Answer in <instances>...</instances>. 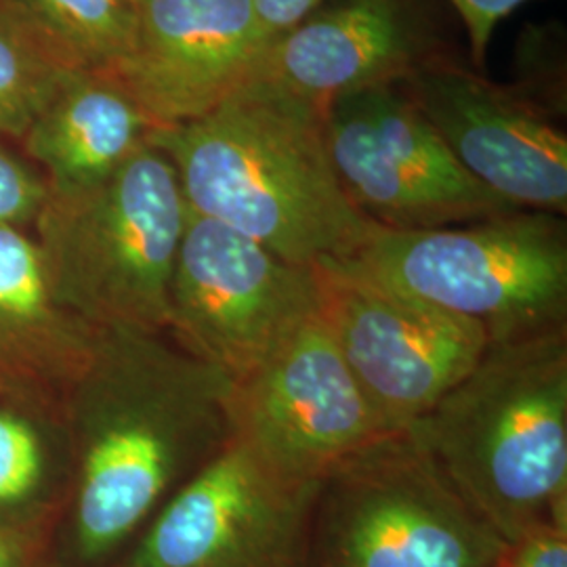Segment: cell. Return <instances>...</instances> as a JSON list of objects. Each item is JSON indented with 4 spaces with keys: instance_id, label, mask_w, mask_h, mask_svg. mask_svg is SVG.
<instances>
[{
    "instance_id": "obj_21",
    "label": "cell",
    "mask_w": 567,
    "mask_h": 567,
    "mask_svg": "<svg viewBox=\"0 0 567 567\" xmlns=\"http://www.w3.org/2000/svg\"><path fill=\"white\" fill-rule=\"evenodd\" d=\"M450 7L461 16L468 39L471 65L484 72L487 47L498 23L513 16L529 0H447Z\"/></svg>"
},
{
    "instance_id": "obj_20",
    "label": "cell",
    "mask_w": 567,
    "mask_h": 567,
    "mask_svg": "<svg viewBox=\"0 0 567 567\" xmlns=\"http://www.w3.org/2000/svg\"><path fill=\"white\" fill-rule=\"evenodd\" d=\"M49 189L0 147V227L37 219Z\"/></svg>"
},
{
    "instance_id": "obj_12",
    "label": "cell",
    "mask_w": 567,
    "mask_h": 567,
    "mask_svg": "<svg viewBox=\"0 0 567 567\" xmlns=\"http://www.w3.org/2000/svg\"><path fill=\"white\" fill-rule=\"evenodd\" d=\"M400 86L475 182L519 210L566 217V133L517 84L489 81L452 53Z\"/></svg>"
},
{
    "instance_id": "obj_24",
    "label": "cell",
    "mask_w": 567,
    "mask_h": 567,
    "mask_svg": "<svg viewBox=\"0 0 567 567\" xmlns=\"http://www.w3.org/2000/svg\"><path fill=\"white\" fill-rule=\"evenodd\" d=\"M20 543L13 534L0 532V567H20Z\"/></svg>"
},
{
    "instance_id": "obj_6",
    "label": "cell",
    "mask_w": 567,
    "mask_h": 567,
    "mask_svg": "<svg viewBox=\"0 0 567 567\" xmlns=\"http://www.w3.org/2000/svg\"><path fill=\"white\" fill-rule=\"evenodd\" d=\"M505 553L410 429L377 437L320 480L311 567H498Z\"/></svg>"
},
{
    "instance_id": "obj_2",
    "label": "cell",
    "mask_w": 567,
    "mask_h": 567,
    "mask_svg": "<svg viewBox=\"0 0 567 567\" xmlns=\"http://www.w3.org/2000/svg\"><path fill=\"white\" fill-rule=\"evenodd\" d=\"M100 332L76 503L86 559L121 547L182 473H200L234 440L236 383L217 365L168 351L158 332Z\"/></svg>"
},
{
    "instance_id": "obj_9",
    "label": "cell",
    "mask_w": 567,
    "mask_h": 567,
    "mask_svg": "<svg viewBox=\"0 0 567 567\" xmlns=\"http://www.w3.org/2000/svg\"><path fill=\"white\" fill-rule=\"evenodd\" d=\"M328 326L386 433L416 425L473 370L484 328L379 282L344 259L316 267Z\"/></svg>"
},
{
    "instance_id": "obj_22",
    "label": "cell",
    "mask_w": 567,
    "mask_h": 567,
    "mask_svg": "<svg viewBox=\"0 0 567 567\" xmlns=\"http://www.w3.org/2000/svg\"><path fill=\"white\" fill-rule=\"evenodd\" d=\"M498 567H567V527H538L508 545Z\"/></svg>"
},
{
    "instance_id": "obj_19",
    "label": "cell",
    "mask_w": 567,
    "mask_h": 567,
    "mask_svg": "<svg viewBox=\"0 0 567 567\" xmlns=\"http://www.w3.org/2000/svg\"><path fill=\"white\" fill-rule=\"evenodd\" d=\"M39 471L41 452L32 431L18 419L0 414V505L28 494Z\"/></svg>"
},
{
    "instance_id": "obj_14",
    "label": "cell",
    "mask_w": 567,
    "mask_h": 567,
    "mask_svg": "<svg viewBox=\"0 0 567 567\" xmlns=\"http://www.w3.org/2000/svg\"><path fill=\"white\" fill-rule=\"evenodd\" d=\"M456 53L433 0H330L267 47L252 79L313 103L402 84Z\"/></svg>"
},
{
    "instance_id": "obj_16",
    "label": "cell",
    "mask_w": 567,
    "mask_h": 567,
    "mask_svg": "<svg viewBox=\"0 0 567 567\" xmlns=\"http://www.w3.org/2000/svg\"><path fill=\"white\" fill-rule=\"evenodd\" d=\"M72 72L112 74L126 58L137 0H16Z\"/></svg>"
},
{
    "instance_id": "obj_23",
    "label": "cell",
    "mask_w": 567,
    "mask_h": 567,
    "mask_svg": "<svg viewBox=\"0 0 567 567\" xmlns=\"http://www.w3.org/2000/svg\"><path fill=\"white\" fill-rule=\"evenodd\" d=\"M330 0H252L265 37L276 41Z\"/></svg>"
},
{
    "instance_id": "obj_1",
    "label": "cell",
    "mask_w": 567,
    "mask_h": 567,
    "mask_svg": "<svg viewBox=\"0 0 567 567\" xmlns=\"http://www.w3.org/2000/svg\"><path fill=\"white\" fill-rule=\"evenodd\" d=\"M189 213L286 261L343 259L372 224L349 203L328 154L324 110L250 79L196 121L154 128Z\"/></svg>"
},
{
    "instance_id": "obj_8",
    "label": "cell",
    "mask_w": 567,
    "mask_h": 567,
    "mask_svg": "<svg viewBox=\"0 0 567 567\" xmlns=\"http://www.w3.org/2000/svg\"><path fill=\"white\" fill-rule=\"evenodd\" d=\"M316 267L286 261L231 227L189 213L171 284V330L234 383L320 316Z\"/></svg>"
},
{
    "instance_id": "obj_18",
    "label": "cell",
    "mask_w": 567,
    "mask_h": 567,
    "mask_svg": "<svg viewBox=\"0 0 567 567\" xmlns=\"http://www.w3.org/2000/svg\"><path fill=\"white\" fill-rule=\"evenodd\" d=\"M53 301L41 246L18 227H0V349L47 330L53 322Z\"/></svg>"
},
{
    "instance_id": "obj_10",
    "label": "cell",
    "mask_w": 567,
    "mask_h": 567,
    "mask_svg": "<svg viewBox=\"0 0 567 567\" xmlns=\"http://www.w3.org/2000/svg\"><path fill=\"white\" fill-rule=\"evenodd\" d=\"M318 489L234 437L171 498L128 567H311Z\"/></svg>"
},
{
    "instance_id": "obj_7",
    "label": "cell",
    "mask_w": 567,
    "mask_h": 567,
    "mask_svg": "<svg viewBox=\"0 0 567 567\" xmlns=\"http://www.w3.org/2000/svg\"><path fill=\"white\" fill-rule=\"evenodd\" d=\"M324 131L344 194L370 224L419 231L519 210L466 173L400 84L334 97Z\"/></svg>"
},
{
    "instance_id": "obj_11",
    "label": "cell",
    "mask_w": 567,
    "mask_h": 567,
    "mask_svg": "<svg viewBox=\"0 0 567 567\" xmlns=\"http://www.w3.org/2000/svg\"><path fill=\"white\" fill-rule=\"evenodd\" d=\"M386 435L318 316L234 389V437L292 480L320 482Z\"/></svg>"
},
{
    "instance_id": "obj_3",
    "label": "cell",
    "mask_w": 567,
    "mask_h": 567,
    "mask_svg": "<svg viewBox=\"0 0 567 567\" xmlns=\"http://www.w3.org/2000/svg\"><path fill=\"white\" fill-rule=\"evenodd\" d=\"M410 431L507 547L567 527V328L489 344Z\"/></svg>"
},
{
    "instance_id": "obj_5",
    "label": "cell",
    "mask_w": 567,
    "mask_h": 567,
    "mask_svg": "<svg viewBox=\"0 0 567 567\" xmlns=\"http://www.w3.org/2000/svg\"><path fill=\"white\" fill-rule=\"evenodd\" d=\"M343 259L484 328L489 344L567 328L566 217L515 210L419 231L372 224Z\"/></svg>"
},
{
    "instance_id": "obj_15",
    "label": "cell",
    "mask_w": 567,
    "mask_h": 567,
    "mask_svg": "<svg viewBox=\"0 0 567 567\" xmlns=\"http://www.w3.org/2000/svg\"><path fill=\"white\" fill-rule=\"evenodd\" d=\"M156 124L110 74L74 72L25 131V150L51 173L55 194L105 182L143 147Z\"/></svg>"
},
{
    "instance_id": "obj_4",
    "label": "cell",
    "mask_w": 567,
    "mask_h": 567,
    "mask_svg": "<svg viewBox=\"0 0 567 567\" xmlns=\"http://www.w3.org/2000/svg\"><path fill=\"white\" fill-rule=\"evenodd\" d=\"M187 215L175 166L150 143L91 189L49 192L37 219L55 301L97 328H168Z\"/></svg>"
},
{
    "instance_id": "obj_13",
    "label": "cell",
    "mask_w": 567,
    "mask_h": 567,
    "mask_svg": "<svg viewBox=\"0 0 567 567\" xmlns=\"http://www.w3.org/2000/svg\"><path fill=\"white\" fill-rule=\"evenodd\" d=\"M269 44L252 0H137L133 44L110 76L156 128L173 126L243 89Z\"/></svg>"
},
{
    "instance_id": "obj_17",
    "label": "cell",
    "mask_w": 567,
    "mask_h": 567,
    "mask_svg": "<svg viewBox=\"0 0 567 567\" xmlns=\"http://www.w3.org/2000/svg\"><path fill=\"white\" fill-rule=\"evenodd\" d=\"M74 74L16 0H0V135L23 137Z\"/></svg>"
}]
</instances>
